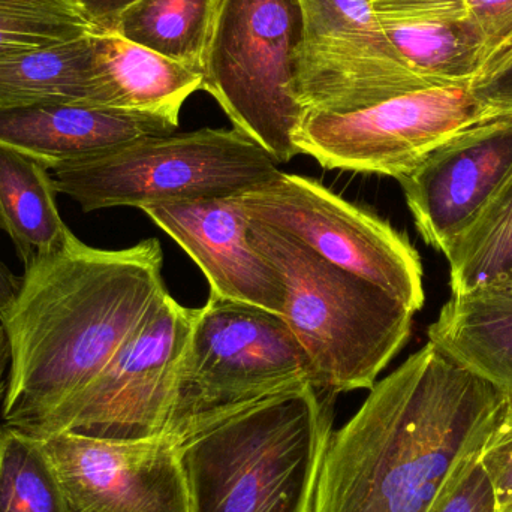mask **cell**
I'll return each instance as SVG.
<instances>
[{"label": "cell", "mask_w": 512, "mask_h": 512, "mask_svg": "<svg viewBox=\"0 0 512 512\" xmlns=\"http://www.w3.org/2000/svg\"><path fill=\"white\" fill-rule=\"evenodd\" d=\"M504 399L427 342L331 433L312 512H429L483 450Z\"/></svg>", "instance_id": "1"}, {"label": "cell", "mask_w": 512, "mask_h": 512, "mask_svg": "<svg viewBox=\"0 0 512 512\" xmlns=\"http://www.w3.org/2000/svg\"><path fill=\"white\" fill-rule=\"evenodd\" d=\"M156 239L105 251L69 231L65 242L24 267L2 319L11 346L5 424L27 430L89 387L164 292Z\"/></svg>", "instance_id": "2"}, {"label": "cell", "mask_w": 512, "mask_h": 512, "mask_svg": "<svg viewBox=\"0 0 512 512\" xmlns=\"http://www.w3.org/2000/svg\"><path fill=\"white\" fill-rule=\"evenodd\" d=\"M336 394L306 382L177 439L191 512H312Z\"/></svg>", "instance_id": "3"}, {"label": "cell", "mask_w": 512, "mask_h": 512, "mask_svg": "<svg viewBox=\"0 0 512 512\" xmlns=\"http://www.w3.org/2000/svg\"><path fill=\"white\" fill-rule=\"evenodd\" d=\"M248 221L249 240L282 279V318L309 357L316 387L370 390L408 340L414 312L298 240Z\"/></svg>", "instance_id": "4"}, {"label": "cell", "mask_w": 512, "mask_h": 512, "mask_svg": "<svg viewBox=\"0 0 512 512\" xmlns=\"http://www.w3.org/2000/svg\"><path fill=\"white\" fill-rule=\"evenodd\" d=\"M276 159L239 129L204 128L141 138L54 170L59 194L84 212L165 201L234 197L279 171Z\"/></svg>", "instance_id": "5"}, {"label": "cell", "mask_w": 512, "mask_h": 512, "mask_svg": "<svg viewBox=\"0 0 512 512\" xmlns=\"http://www.w3.org/2000/svg\"><path fill=\"white\" fill-rule=\"evenodd\" d=\"M303 24L300 0H218L204 54L201 90L277 164L300 155L292 81Z\"/></svg>", "instance_id": "6"}, {"label": "cell", "mask_w": 512, "mask_h": 512, "mask_svg": "<svg viewBox=\"0 0 512 512\" xmlns=\"http://www.w3.org/2000/svg\"><path fill=\"white\" fill-rule=\"evenodd\" d=\"M315 385L312 364L277 313L210 294L195 309L176 403L165 435L198 427L294 385Z\"/></svg>", "instance_id": "7"}, {"label": "cell", "mask_w": 512, "mask_h": 512, "mask_svg": "<svg viewBox=\"0 0 512 512\" xmlns=\"http://www.w3.org/2000/svg\"><path fill=\"white\" fill-rule=\"evenodd\" d=\"M194 318L195 309L177 303L165 289L104 372L24 432L35 436L75 433L120 441L164 436Z\"/></svg>", "instance_id": "8"}, {"label": "cell", "mask_w": 512, "mask_h": 512, "mask_svg": "<svg viewBox=\"0 0 512 512\" xmlns=\"http://www.w3.org/2000/svg\"><path fill=\"white\" fill-rule=\"evenodd\" d=\"M243 215L381 286L412 312L424 304L423 265L408 237L316 180L277 171L234 195Z\"/></svg>", "instance_id": "9"}, {"label": "cell", "mask_w": 512, "mask_h": 512, "mask_svg": "<svg viewBox=\"0 0 512 512\" xmlns=\"http://www.w3.org/2000/svg\"><path fill=\"white\" fill-rule=\"evenodd\" d=\"M486 117L471 87H430L345 113L304 111L294 144L327 170L399 180L451 135Z\"/></svg>", "instance_id": "10"}, {"label": "cell", "mask_w": 512, "mask_h": 512, "mask_svg": "<svg viewBox=\"0 0 512 512\" xmlns=\"http://www.w3.org/2000/svg\"><path fill=\"white\" fill-rule=\"evenodd\" d=\"M300 2L292 95L304 111L345 113L430 89L385 35L372 0Z\"/></svg>", "instance_id": "11"}, {"label": "cell", "mask_w": 512, "mask_h": 512, "mask_svg": "<svg viewBox=\"0 0 512 512\" xmlns=\"http://www.w3.org/2000/svg\"><path fill=\"white\" fill-rule=\"evenodd\" d=\"M69 512H191L176 442L168 436L101 439L38 436Z\"/></svg>", "instance_id": "12"}, {"label": "cell", "mask_w": 512, "mask_h": 512, "mask_svg": "<svg viewBox=\"0 0 512 512\" xmlns=\"http://www.w3.org/2000/svg\"><path fill=\"white\" fill-rule=\"evenodd\" d=\"M511 176L512 114H499L451 135L399 183L418 233L445 255Z\"/></svg>", "instance_id": "13"}, {"label": "cell", "mask_w": 512, "mask_h": 512, "mask_svg": "<svg viewBox=\"0 0 512 512\" xmlns=\"http://www.w3.org/2000/svg\"><path fill=\"white\" fill-rule=\"evenodd\" d=\"M210 283V294L282 316L285 288L276 268L249 240V221L233 197L147 204L141 209Z\"/></svg>", "instance_id": "14"}, {"label": "cell", "mask_w": 512, "mask_h": 512, "mask_svg": "<svg viewBox=\"0 0 512 512\" xmlns=\"http://www.w3.org/2000/svg\"><path fill=\"white\" fill-rule=\"evenodd\" d=\"M179 120L81 102L0 107V146L17 150L48 170L95 158L132 141L174 134Z\"/></svg>", "instance_id": "15"}, {"label": "cell", "mask_w": 512, "mask_h": 512, "mask_svg": "<svg viewBox=\"0 0 512 512\" xmlns=\"http://www.w3.org/2000/svg\"><path fill=\"white\" fill-rule=\"evenodd\" d=\"M201 89L200 72L126 41L116 33L93 35L89 105L179 120L183 104Z\"/></svg>", "instance_id": "16"}, {"label": "cell", "mask_w": 512, "mask_h": 512, "mask_svg": "<svg viewBox=\"0 0 512 512\" xmlns=\"http://www.w3.org/2000/svg\"><path fill=\"white\" fill-rule=\"evenodd\" d=\"M429 342L469 372L512 396V295H453L429 327Z\"/></svg>", "instance_id": "17"}, {"label": "cell", "mask_w": 512, "mask_h": 512, "mask_svg": "<svg viewBox=\"0 0 512 512\" xmlns=\"http://www.w3.org/2000/svg\"><path fill=\"white\" fill-rule=\"evenodd\" d=\"M30 156L0 146V230L24 267L56 251L69 234L62 221L53 174Z\"/></svg>", "instance_id": "18"}, {"label": "cell", "mask_w": 512, "mask_h": 512, "mask_svg": "<svg viewBox=\"0 0 512 512\" xmlns=\"http://www.w3.org/2000/svg\"><path fill=\"white\" fill-rule=\"evenodd\" d=\"M409 68L430 87H472L481 66V41L468 17L460 20L376 14Z\"/></svg>", "instance_id": "19"}, {"label": "cell", "mask_w": 512, "mask_h": 512, "mask_svg": "<svg viewBox=\"0 0 512 512\" xmlns=\"http://www.w3.org/2000/svg\"><path fill=\"white\" fill-rule=\"evenodd\" d=\"M93 35L0 57V107L38 102L89 104Z\"/></svg>", "instance_id": "20"}, {"label": "cell", "mask_w": 512, "mask_h": 512, "mask_svg": "<svg viewBox=\"0 0 512 512\" xmlns=\"http://www.w3.org/2000/svg\"><path fill=\"white\" fill-rule=\"evenodd\" d=\"M445 256L453 295L512 289V176Z\"/></svg>", "instance_id": "21"}, {"label": "cell", "mask_w": 512, "mask_h": 512, "mask_svg": "<svg viewBox=\"0 0 512 512\" xmlns=\"http://www.w3.org/2000/svg\"><path fill=\"white\" fill-rule=\"evenodd\" d=\"M218 0H140L123 15L116 35L203 74Z\"/></svg>", "instance_id": "22"}, {"label": "cell", "mask_w": 512, "mask_h": 512, "mask_svg": "<svg viewBox=\"0 0 512 512\" xmlns=\"http://www.w3.org/2000/svg\"><path fill=\"white\" fill-rule=\"evenodd\" d=\"M0 512H69L41 439L5 423L0 426Z\"/></svg>", "instance_id": "23"}, {"label": "cell", "mask_w": 512, "mask_h": 512, "mask_svg": "<svg viewBox=\"0 0 512 512\" xmlns=\"http://www.w3.org/2000/svg\"><path fill=\"white\" fill-rule=\"evenodd\" d=\"M93 33L75 0H0V57L54 47Z\"/></svg>", "instance_id": "24"}, {"label": "cell", "mask_w": 512, "mask_h": 512, "mask_svg": "<svg viewBox=\"0 0 512 512\" xmlns=\"http://www.w3.org/2000/svg\"><path fill=\"white\" fill-rule=\"evenodd\" d=\"M466 11L481 41V66L474 87L512 62V0H466Z\"/></svg>", "instance_id": "25"}, {"label": "cell", "mask_w": 512, "mask_h": 512, "mask_svg": "<svg viewBox=\"0 0 512 512\" xmlns=\"http://www.w3.org/2000/svg\"><path fill=\"white\" fill-rule=\"evenodd\" d=\"M429 512H498L495 489L480 453L456 469Z\"/></svg>", "instance_id": "26"}, {"label": "cell", "mask_w": 512, "mask_h": 512, "mask_svg": "<svg viewBox=\"0 0 512 512\" xmlns=\"http://www.w3.org/2000/svg\"><path fill=\"white\" fill-rule=\"evenodd\" d=\"M480 462L492 481L498 508L512 507V396L505 394Z\"/></svg>", "instance_id": "27"}, {"label": "cell", "mask_w": 512, "mask_h": 512, "mask_svg": "<svg viewBox=\"0 0 512 512\" xmlns=\"http://www.w3.org/2000/svg\"><path fill=\"white\" fill-rule=\"evenodd\" d=\"M376 14L432 20H460L468 15L466 0H372Z\"/></svg>", "instance_id": "28"}, {"label": "cell", "mask_w": 512, "mask_h": 512, "mask_svg": "<svg viewBox=\"0 0 512 512\" xmlns=\"http://www.w3.org/2000/svg\"><path fill=\"white\" fill-rule=\"evenodd\" d=\"M471 90L490 116L512 114V62Z\"/></svg>", "instance_id": "29"}, {"label": "cell", "mask_w": 512, "mask_h": 512, "mask_svg": "<svg viewBox=\"0 0 512 512\" xmlns=\"http://www.w3.org/2000/svg\"><path fill=\"white\" fill-rule=\"evenodd\" d=\"M96 33H116L125 12L140 0H75Z\"/></svg>", "instance_id": "30"}, {"label": "cell", "mask_w": 512, "mask_h": 512, "mask_svg": "<svg viewBox=\"0 0 512 512\" xmlns=\"http://www.w3.org/2000/svg\"><path fill=\"white\" fill-rule=\"evenodd\" d=\"M21 277L15 276L5 262L0 258V321L11 310L18 291H20Z\"/></svg>", "instance_id": "31"}, {"label": "cell", "mask_w": 512, "mask_h": 512, "mask_svg": "<svg viewBox=\"0 0 512 512\" xmlns=\"http://www.w3.org/2000/svg\"><path fill=\"white\" fill-rule=\"evenodd\" d=\"M11 363V346H9L8 334H6L5 327L0 322V403H3L6 396V384L8 379H5L6 367Z\"/></svg>", "instance_id": "32"}, {"label": "cell", "mask_w": 512, "mask_h": 512, "mask_svg": "<svg viewBox=\"0 0 512 512\" xmlns=\"http://www.w3.org/2000/svg\"><path fill=\"white\" fill-rule=\"evenodd\" d=\"M498 512H512V507L498 508Z\"/></svg>", "instance_id": "33"}, {"label": "cell", "mask_w": 512, "mask_h": 512, "mask_svg": "<svg viewBox=\"0 0 512 512\" xmlns=\"http://www.w3.org/2000/svg\"><path fill=\"white\" fill-rule=\"evenodd\" d=\"M507 294H511L512 295V289H510V291H507Z\"/></svg>", "instance_id": "34"}]
</instances>
